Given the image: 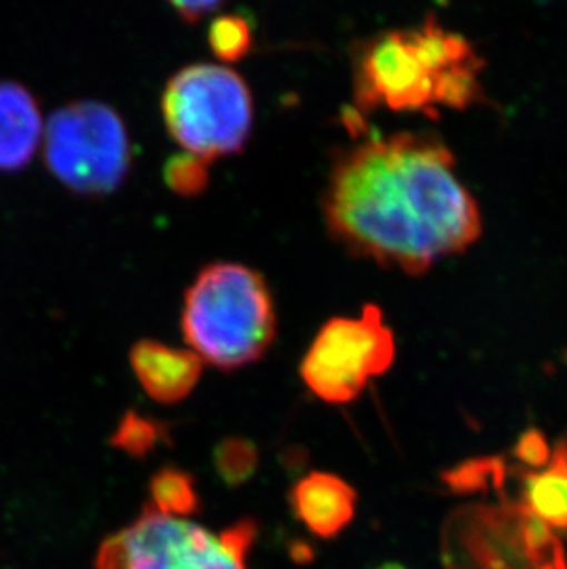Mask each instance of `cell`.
Here are the masks:
<instances>
[{
  "mask_svg": "<svg viewBox=\"0 0 567 569\" xmlns=\"http://www.w3.org/2000/svg\"><path fill=\"white\" fill-rule=\"evenodd\" d=\"M210 162L193 153L171 157L165 167V181L173 192L193 198L209 187Z\"/></svg>",
  "mask_w": 567,
  "mask_h": 569,
  "instance_id": "17",
  "label": "cell"
},
{
  "mask_svg": "<svg viewBox=\"0 0 567 569\" xmlns=\"http://www.w3.org/2000/svg\"><path fill=\"white\" fill-rule=\"evenodd\" d=\"M218 535L150 506L131 523L103 540L92 569H210Z\"/></svg>",
  "mask_w": 567,
  "mask_h": 569,
  "instance_id": "7",
  "label": "cell"
},
{
  "mask_svg": "<svg viewBox=\"0 0 567 569\" xmlns=\"http://www.w3.org/2000/svg\"><path fill=\"white\" fill-rule=\"evenodd\" d=\"M181 330L203 363L235 371L260 360L273 345V296L257 269L236 262L210 263L185 293Z\"/></svg>",
  "mask_w": 567,
  "mask_h": 569,
  "instance_id": "3",
  "label": "cell"
},
{
  "mask_svg": "<svg viewBox=\"0 0 567 569\" xmlns=\"http://www.w3.org/2000/svg\"><path fill=\"white\" fill-rule=\"evenodd\" d=\"M289 506L308 531L327 540L354 520L358 495L336 473L310 472L294 485Z\"/></svg>",
  "mask_w": 567,
  "mask_h": 569,
  "instance_id": "9",
  "label": "cell"
},
{
  "mask_svg": "<svg viewBox=\"0 0 567 569\" xmlns=\"http://www.w3.org/2000/svg\"><path fill=\"white\" fill-rule=\"evenodd\" d=\"M201 506L198 487L190 473L179 468L165 467L150 481V507L161 515L188 518Z\"/></svg>",
  "mask_w": 567,
  "mask_h": 569,
  "instance_id": "12",
  "label": "cell"
},
{
  "mask_svg": "<svg viewBox=\"0 0 567 569\" xmlns=\"http://www.w3.org/2000/svg\"><path fill=\"white\" fill-rule=\"evenodd\" d=\"M514 456L530 468H546L551 461V446L547 442L546 436L536 428L524 431L518 442L514 446Z\"/></svg>",
  "mask_w": 567,
  "mask_h": 569,
  "instance_id": "19",
  "label": "cell"
},
{
  "mask_svg": "<svg viewBox=\"0 0 567 569\" xmlns=\"http://www.w3.org/2000/svg\"><path fill=\"white\" fill-rule=\"evenodd\" d=\"M171 8L188 22H198L218 10L226 0H168Z\"/></svg>",
  "mask_w": 567,
  "mask_h": 569,
  "instance_id": "20",
  "label": "cell"
},
{
  "mask_svg": "<svg viewBox=\"0 0 567 569\" xmlns=\"http://www.w3.org/2000/svg\"><path fill=\"white\" fill-rule=\"evenodd\" d=\"M140 386L159 403L185 400L198 386L203 360L188 349H176L153 339H140L129 352Z\"/></svg>",
  "mask_w": 567,
  "mask_h": 569,
  "instance_id": "8",
  "label": "cell"
},
{
  "mask_svg": "<svg viewBox=\"0 0 567 569\" xmlns=\"http://www.w3.org/2000/svg\"><path fill=\"white\" fill-rule=\"evenodd\" d=\"M525 507L547 526L567 531V441L553 451L544 472L525 473Z\"/></svg>",
  "mask_w": 567,
  "mask_h": 569,
  "instance_id": "11",
  "label": "cell"
},
{
  "mask_svg": "<svg viewBox=\"0 0 567 569\" xmlns=\"http://www.w3.org/2000/svg\"><path fill=\"white\" fill-rule=\"evenodd\" d=\"M395 333L375 305L359 317H334L322 325L300 361V378L317 398L348 403L370 378L381 377L395 361Z\"/></svg>",
  "mask_w": 567,
  "mask_h": 569,
  "instance_id": "6",
  "label": "cell"
},
{
  "mask_svg": "<svg viewBox=\"0 0 567 569\" xmlns=\"http://www.w3.org/2000/svg\"><path fill=\"white\" fill-rule=\"evenodd\" d=\"M483 61L459 33L435 17L420 27L378 33L354 58V103L361 113L439 114L481 98Z\"/></svg>",
  "mask_w": 567,
  "mask_h": 569,
  "instance_id": "2",
  "label": "cell"
},
{
  "mask_svg": "<svg viewBox=\"0 0 567 569\" xmlns=\"http://www.w3.org/2000/svg\"><path fill=\"white\" fill-rule=\"evenodd\" d=\"M168 441V431L162 422L145 417L137 411L123 415L117 431L111 437V445L131 457L150 456L157 446Z\"/></svg>",
  "mask_w": 567,
  "mask_h": 569,
  "instance_id": "15",
  "label": "cell"
},
{
  "mask_svg": "<svg viewBox=\"0 0 567 569\" xmlns=\"http://www.w3.org/2000/svg\"><path fill=\"white\" fill-rule=\"evenodd\" d=\"M501 473L499 459H474L445 473V481L455 492H477L487 489Z\"/></svg>",
  "mask_w": 567,
  "mask_h": 569,
  "instance_id": "18",
  "label": "cell"
},
{
  "mask_svg": "<svg viewBox=\"0 0 567 569\" xmlns=\"http://www.w3.org/2000/svg\"><path fill=\"white\" fill-rule=\"evenodd\" d=\"M38 98L17 81H0V172H19L43 139Z\"/></svg>",
  "mask_w": 567,
  "mask_h": 569,
  "instance_id": "10",
  "label": "cell"
},
{
  "mask_svg": "<svg viewBox=\"0 0 567 569\" xmlns=\"http://www.w3.org/2000/svg\"><path fill=\"white\" fill-rule=\"evenodd\" d=\"M210 50L226 63L240 61L251 52V24L241 16L216 17L209 28Z\"/></svg>",
  "mask_w": 567,
  "mask_h": 569,
  "instance_id": "16",
  "label": "cell"
},
{
  "mask_svg": "<svg viewBox=\"0 0 567 569\" xmlns=\"http://www.w3.org/2000/svg\"><path fill=\"white\" fill-rule=\"evenodd\" d=\"M325 221L354 257L422 274L481 237V212L455 157L428 134L365 140L328 176Z\"/></svg>",
  "mask_w": 567,
  "mask_h": 569,
  "instance_id": "1",
  "label": "cell"
},
{
  "mask_svg": "<svg viewBox=\"0 0 567 569\" xmlns=\"http://www.w3.org/2000/svg\"><path fill=\"white\" fill-rule=\"evenodd\" d=\"M161 108L177 144L209 162L243 150L251 137V91L226 64H190L176 72Z\"/></svg>",
  "mask_w": 567,
  "mask_h": 569,
  "instance_id": "4",
  "label": "cell"
},
{
  "mask_svg": "<svg viewBox=\"0 0 567 569\" xmlns=\"http://www.w3.org/2000/svg\"><path fill=\"white\" fill-rule=\"evenodd\" d=\"M216 473L227 487H241L255 476L260 453L255 442L243 437H227L215 448Z\"/></svg>",
  "mask_w": 567,
  "mask_h": 569,
  "instance_id": "13",
  "label": "cell"
},
{
  "mask_svg": "<svg viewBox=\"0 0 567 569\" xmlns=\"http://www.w3.org/2000/svg\"><path fill=\"white\" fill-rule=\"evenodd\" d=\"M376 569H406L401 565H397V562H387V565H381L380 568Z\"/></svg>",
  "mask_w": 567,
  "mask_h": 569,
  "instance_id": "21",
  "label": "cell"
},
{
  "mask_svg": "<svg viewBox=\"0 0 567 569\" xmlns=\"http://www.w3.org/2000/svg\"><path fill=\"white\" fill-rule=\"evenodd\" d=\"M519 529L525 555L533 560L535 569H566L563 548L551 527L533 515L527 507H521Z\"/></svg>",
  "mask_w": 567,
  "mask_h": 569,
  "instance_id": "14",
  "label": "cell"
},
{
  "mask_svg": "<svg viewBox=\"0 0 567 569\" xmlns=\"http://www.w3.org/2000/svg\"><path fill=\"white\" fill-rule=\"evenodd\" d=\"M44 162L70 192H115L131 167L128 129L106 103H67L52 113L44 128Z\"/></svg>",
  "mask_w": 567,
  "mask_h": 569,
  "instance_id": "5",
  "label": "cell"
}]
</instances>
